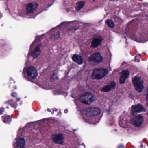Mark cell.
<instances>
[{"instance_id": "obj_12", "label": "cell", "mask_w": 148, "mask_h": 148, "mask_svg": "<svg viewBox=\"0 0 148 148\" xmlns=\"http://www.w3.org/2000/svg\"><path fill=\"white\" fill-rule=\"evenodd\" d=\"M72 59L76 63H77L79 64V65H81L82 63V58L79 55L76 54H74L73 56V57H72Z\"/></svg>"}, {"instance_id": "obj_13", "label": "cell", "mask_w": 148, "mask_h": 148, "mask_svg": "<svg viewBox=\"0 0 148 148\" xmlns=\"http://www.w3.org/2000/svg\"><path fill=\"white\" fill-rule=\"evenodd\" d=\"M85 5V2L84 1H77L76 4H75V9L77 11H80L82 10Z\"/></svg>"}, {"instance_id": "obj_2", "label": "cell", "mask_w": 148, "mask_h": 148, "mask_svg": "<svg viewBox=\"0 0 148 148\" xmlns=\"http://www.w3.org/2000/svg\"><path fill=\"white\" fill-rule=\"evenodd\" d=\"M7 8L10 13L14 17H31L36 14L39 8V4L36 1H8Z\"/></svg>"}, {"instance_id": "obj_1", "label": "cell", "mask_w": 148, "mask_h": 148, "mask_svg": "<svg viewBox=\"0 0 148 148\" xmlns=\"http://www.w3.org/2000/svg\"><path fill=\"white\" fill-rule=\"evenodd\" d=\"M16 142L19 148H81L82 144L71 127L55 117L29 123Z\"/></svg>"}, {"instance_id": "obj_10", "label": "cell", "mask_w": 148, "mask_h": 148, "mask_svg": "<svg viewBox=\"0 0 148 148\" xmlns=\"http://www.w3.org/2000/svg\"><path fill=\"white\" fill-rule=\"evenodd\" d=\"M130 76V73L128 70H125L122 71L121 74V77L120 79V83L123 84L126 81Z\"/></svg>"}, {"instance_id": "obj_15", "label": "cell", "mask_w": 148, "mask_h": 148, "mask_svg": "<svg viewBox=\"0 0 148 148\" xmlns=\"http://www.w3.org/2000/svg\"><path fill=\"white\" fill-rule=\"evenodd\" d=\"M146 102L147 105H148V89L147 91V94H146Z\"/></svg>"}, {"instance_id": "obj_11", "label": "cell", "mask_w": 148, "mask_h": 148, "mask_svg": "<svg viewBox=\"0 0 148 148\" xmlns=\"http://www.w3.org/2000/svg\"><path fill=\"white\" fill-rule=\"evenodd\" d=\"M116 86V83L114 82H111L108 84L105 85L104 87L102 88L101 89L102 92H108L110 90H112Z\"/></svg>"}, {"instance_id": "obj_7", "label": "cell", "mask_w": 148, "mask_h": 148, "mask_svg": "<svg viewBox=\"0 0 148 148\" xmlns=\"http://www.w3.org/2000/svg\"><path fill=\"white\" fill-rule=\"evenodd\" d=\"M89 61L92 63L97 64L102 62V61H103V57L101 53L99 52H96L91 55V56L90 57Z\"/></svg>"}, {"instance_id": "obj_9", "label": "cell", "mask_w": 148, "mask_h": 148, "mask_svg": "<svg viewBox=\"0 0 148 148\" xmlns=\"http://www.w3.org/2000/svg\"><path fill=\"white\" fill-rule=\"evenodd\" d=\"M103 38L101 36H97L92 39L90 44V47L92 48H96L102 44Z\"/></svg>"}, {"instance_id": "obj_8", "label": "cell", "mask_w": 148, "mask_h": 148, "mask_svg": "<svg viewBox=\"0 0 148 148\" xmlns=\"http://www.w3.org/2000/svg\"><path fill=\"white\" fill-rule=\"evenodd\" d=\"M145 109L141 104H137L133 106L131 109V114L132 116H135L139 113L145 112Z\"/></svg>"}, {"instance_id": "obj_5", "label": "cell", "mask_w": 148, "mask_h": 148, "mask_svg": "<svg viewBox=\"0 0 148 148\" xmlns=\"http://www.w3.org/2000/svg\"><path fill=\"white\" fill-rule=\"evenodd\" d=\"M109 70L106 69H97L94 70L91 76L95 80H101L106 76Z\"/></svg>"}, {"instance_id": "obj_14", "label": "cell", "mask_w": 148, "mask_h": 148, "mask_svg": "<svg viewBox=\"0 0 148 148\" xmlns=\"http://www.w3.org/2000/svg\"><path fill=\"white\" fill-rule=\"evenodd\" d=\"M106 23L107 24H108V25L110 27V28H113V27H114V23L113 22V21H111V20H107V21H106Z\"/></svg>"}, {"instance_id": "obj_4", "label": "cell", "mask_w": 148, "mask_h": 148, "mask_svg": "<svg viewBox=\"0 0 148 148\" xmlns=\"http://www.w3.org/2000/svg\"><path fill=\"white\" fill-rule=\"evenodd\" d=\"M24 74L29 80H33L37 77L38 73L35 67L33 66H27L24 69Z\"/></svg>"}, {"instance_id": "obj_3", "label": "cell", "mask_w": 148, "mask_h": 148, "mask_svg": "<svg viewBox=\"0 0 148 148\" xmlns=\"http://www.w3.org/2000/svg\"><path fill=\"white\" fill-rule=\"evenodd\" d=\"M132 83L135 89L139 93H141L144 89V80L139 75L134 76L132 80Z\"/></svg>"}, {"instance_id": "obj_6", "label": "cell", "mask_w": 148, "mask_h": 148, "mask_svg": "<svg viewBox=\"0 0 148 148\" xmlns=\"http://www.w3.org/2000/svg\"><path fill=\"white\" fill-rule=\"evenodd\" d=\"M131 124L136 128H140L142 126L145 122V117L143 115L134 116L131 119Z\"/></svg>"}]
</instances>
